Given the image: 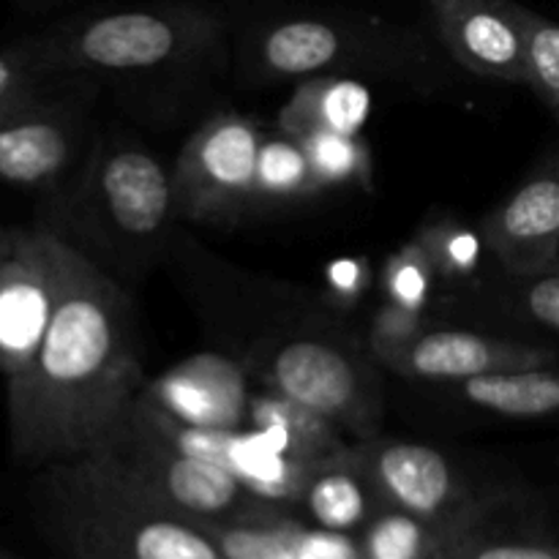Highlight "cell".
Wrapping results in <instances>:
<instances>
[{"label":"cell","instance_id":"7c38bea8","mask_svg":"<svg viewBox=\"0 0 559 559\" xmlns=\"http://www.w3.org/2000/svg\"><path fill=\"white\" fill-rule=\"evenodd\" d=\"M480 235L513 278L559 265V151L549 153L484 218Z\"/></svg>","mask_w":559,"mask_h":559},{"label":"cell","instance_id":"7a4b0ae2","mask_svg":"<svg viewBox=\"0 0 559 559\" xmlns=\"http://www.w3.org/2000/svg\"><path fill=\"white\" fill-rule=\"evenodd\" d=\"M49 207L52 233L63 240L80 235L85 249L76 251L87 260L109 257L126 273L156 257L178 222L173 169L140 142L118 136L93 142L74 186Z\"/></svg>","mask_w":559,"mask_h":559},{"label":"cell","instance_id":"d6a6232c","mask_svg":"<svg viewBox=\"0 0 559 559\" xmlns=\"http://www.w3.org/2000/svg\"><path fill=\"white\" fill-rule=\"evenodd\" d=\"M20 3L25 5V9H38V5L49 3V0H20Z\"/></svg>","mask_w":559,"mask_h":559},{"label":"cell","instance_id":"4316f807","mask_svg":"<svg viewBox=\"0 0 559 559\" xmlns=\"http://www.w3.org/2000/svg\"><path fill=\"white\" fill-rule=\"evenodd\" d=\"M47 82L49 76H44L33 66L31 55L22 47V41L0 49V120L22 109L25 104L36 102L38 96H44Z\"/></svg>","mask_w":559,"mask_h":559},{"label":"cell","instance_id":"83f0119b","mask_svg":"<svg viewBox=\"0 0 559 559\" xmlns=\"http://www.w3.org/2000/svg\"><path fill=\"white\" fill-rule=\"evenodd\" d=\"M429 328V320H426L424 311L404 309V306L396 304H382L377 309L374 320H371L369 328V353L377 364H385L391 355L402 353L407 344H413L420 333Z\"/></svg>","mask_w":559,"mask_h":559},{"label":"cell","instance_id":"e575fe53","mask_svg":"<svg viewBox=\"0 0 559 559\" xmlns=\"http://www.w3.org/2000/svg\"><path fill=\"white\" fill-rule=\"evenodd\" d=\"M557 112H559V109H557Z\"/></svg>","mask_w":559,"mask_h":559},{"label":"cell","instance_id":"cb8c5ba5","mask_svg":"<svg viewBox=\"0 0 559 559\" xmlns=\"http://www.w3.org/2000/svg\"><path fill=\"white\" fill-rule=\"evenodd\" d=\"M418 240L429 251L431 262H435L437 278L442 284H469L480 273L484 265L486 240L480 229L467 227L456 218H437L429 222L418 233Z\"/></svg>","mask_w":559,"mask_h":559},{"label":"cell","instance_id":"484cf974","mask_svg":"<svg viewBox=\"0 0 559 559\" xmlns=\"http://www.w3.org/2000/svg\"><path fill=\"white\" fill-rule=\"evenodd\" d=\"M524 25V85L533 87L544 104L559 109V22L522 5Z\"/></svg>","mask_w":559,"mask_h":559},{"label":"cell","instance_id":"7402d4cb","mask_svg":"<svg viewBox=\"0 0 559 559\" xmlns=\"http://www.w3.org/2000/svg\"><path fill=\"white\" fill-rule=\"evenodd\" d=\"M453 535L385 506L358 535L364 559H445Z\"/></svg>","mask_w":559,"mask_h":559},{"label":"cell","instance_id":"8fae6325","mask_svg":"<svg viewBox=\"0 0 559 559\" xmlns=\"http://www.w3.org/2000/svg\"><path fill=\"white\" fill-rule=\"evenodd\" d=\"M87 153L76 102L38 96L0 120V183L44 194L49 205L74 186Z\"/></svg>","mask_w":559,"mask_h":559},{"label":"cell","instance_id":"2e32d148","mask_svg":"<svg viewBox=\"0 0 559 559\" xmlns=\"http://www.w3.org/2000/svg\"><path fill=\"white\" fill-rule=\"evenodd\" d=\"M227 559H364L355 535L328 533L289 511L207 524Z\"/></svg>","mask_w":559,"mask_h":559},{"label":"cell","instance_id":"5bb4252c","mask_svg":"<svg viewBox=\"0 0 559 559\" xmlns=\"http://www.w3.org/2000/svg\"><path fill=\"white\" fill-rule=\"evenodd\" d=\"M448 55L469 74L524 85V25L516 0H426Z\"/></svg>","mask_w":559,"mask_h":559},{"label":"cell","instance_id":"ffe728a7","mask_svg":"<svg viewBox=\"0 0 559 559\" xmlns=\"http://www.w3.org/2000/svg\"><path fill=\"white\" fill-rule=\"evenodd\" d=\"M448 388H453V393L469 407L480 409V413L500 415V418L535 420L559 415L557 364L473 377V380L456 382V385Z\"/></svg>","mask_w":559,"mask_h":559},{"label":"cell","instance_id":"30bf717a","mask_svg":"<svg viewBox=\"0 0 559 559\" xmlns=\"http://www.w3.org/2000/svg\"><path fill=\"white\" fill-rule=\"evenodd\" d=\"M355 456L385 506L413 513L453 538L478 530L484 506L456 464L437 448L377 435L355 442Z\"/></svg>","mask_w":559,"mask_h":559},{"label":"cell","instance_id":"9a60e30c","mask_svg":"<svg viewBox=\"0 0 559 559\" xmlns=\"http://www.w3.org/2000/svg\"><path fill=\"white\" fill-rule=\"evenodd\" d=\"M557 364V349L544 344L519 342V338L486 336L473 331H437L426 328L413 344L385 360V369L393 374L420 382H456L473 380L500 371L538 369Z\"/></svg>","mask_w":559,"mask_h":559},{"label":"cell","instance_id":"5b68a950","mask_svg":"<svg viewBox=\"0 0 559 559\" xmlns=\"http://www.w3.org/2000/svg\"><path fill=\"white\" fill-rule=\"evenodd\" d=\"M82 462L126 495L202 527L282 511L251 495L227 469L167 445L129 418L107 445Z\"/></svg>","mask_w":559,"mask_h":559},{"label":"cell","instance_id":"836d02e7","mask_svg":"<svg viewBox=\"0 0 559 559\" xmlns=\"http://www.w3.org/2000/svg\"><path fill=\"white\" fill-rule=\"evenodd\" d=\"M0 559H9V557H3V555H0Z\"/></svg>","mask_w":559,"mask_h":559},{"label":"cell","instance_id":"8992f818","mask_svg":"<svg viewBox=\"0 0 559 559\" xmlns=\"http://www.w3.org/2000/svg\"><path fill=\"white\" fill-rule=\"evenodd\" d=\"M413 38L393 25L353 16H278L249 36L243 74L260 82H298L317 74L402 71L415 60Z\"/></svg>","mask_w":559,"mask_h":559},{"label":"cell","instance_id":"1f68e13d","mask_svg":"<svg viewBox=\"0 0 559 559\" xmlns=\"http://www.w3.org/2000/svg\"><path fill=\"white\" fill-rule=\"evenodd\" d=\"M11 233H14V229H0V254H3V249L9 246Z\"/></svg>","mask_w":559,"mask_h":559},{"label":"cell","instance_id":"4dcf8cb0","mask_svg":"<svg viewBox=\"0 0 559 559\" xmlns=\"http://www.w3.org/2000/svg\"><path fill=\"white\" fill-rule=\"evenodd\" d=\"M371 287L366 257H338L325 267V298L342 309H355Z\"/></svg>","mask_w":559,"mask_h":559},{"label":"cell","instance_id":"603a6c76","mask_svg":"<svg viewBox=\"0 0 559 559\" xmlns=\"http://www.w3.org/2000/svg\"><path fill=\"white\" fill-rule=\"evenodd\" d=\"M311 173L320 191L328 189H371L374 180V158L369 142L360 134H336V131H317L300 136Z\"/></svg>","mask_w":559,"mask_h":559},{"label":"cell","instance_id":"d4e9b609","mask_svg":"<svg viewBox=\"0 0 559 559\" xmlns=\"http://www.w3.org/2000/svg\"><path fill=\"white\" fill-rule=\"evenodd\" d=\"M380 278L388 304L424 311V314L426 306L435 298L437 284H440L435 262H431L429 251L420 243L418 235H413L407 243H402L393 254H388Z\"/></svg>","mask_w":559,"mask_h":559},{"label":"cell","instance_id":"6da1fadb","mask_svg":"<svg viewBox=\"0 0 559 559\" xmlns=\"http://www.w3.org/2000/svg\"><path fill=\"white\" fill-rule=\"evenodd\" d=\"M145 382L129 295L71 246L47 336L31 366L5 382L11 453L41 469L93 456L118 435Z\"/></svg>","mask_w":559,"mask_h":559},{"label":"cell","instance_id":"ac0fdd59","mask_svg":"<svg viewBox=\"0 0 559 559\" xmlns=\"http://www.w3.org/2000/svg\"><path fill=\"white\" fill-rule=\"evenodd\" d=\"M249 429L260 431L284 456L304 464L331 462L355 445L353 437L331 418L262 385L251 391Z\"/></svg>","mask_w":559,"mask_h":559},{"label":"cell","instance_id":"4fadbf2b","mask_svg":"<svg viewBox=\"0 0 559 559\" xmlns=\"http://www.w3.org/2000/svg\"><path fill=\"white\" fill-rule=\"evenodd\" d=\"M251 374L218 353H200L145 382L142 396L169 418L202 429H249Z\"/></svg>","mask_w":559,"mask_h":559},{"label":"cell","instance_id":"52a82bcc","mask_svg":"<svg viewBox=\"0 0 559 559\" xmlns=\"http://www.w3.org/2000/svg\"><path fill=\"white\" fill-rule=\"evenodd\" d=\"M243 366L262 388L317 409L355 442L371 440L380 431V377L344 338L331 333L265 338Z\"/></svg>","mask_w":559,"mask_h":559},{"label":"cell","instance_id":"44dd1931","mask_svg":"<svg viewBox=\"0 0 559 559\" xmlns=\"http://www.w3.org/2000/svg\"><path fill=\"white\" fill-rule=\"evenodd\" d=\"M320 194L309 156L295 136L265 134L257 156L254 207H284Z\"/></svg>","mask_w":559,"mask_h":559},{"label":"cell","instance_id":"277c9868","mask_svg":"<svg viewBox=\"0 0 559 559\" xmlns=\"http://www.w3.org/2000/svg\"><path fill=\"white\" fill-rule=\"evenodd\" d=\"M222 33L216 11L173 3L76 16L22 38V47L49 80L74 74L131 76L213 52L222 44Z\"/></svg>","mask_w":559,"mask_h":559},{"label":"cell","instance_id":"f546056e","mask_svg":"<svg viewBox=\"0 0 559 559\" xmlns=\"http://www.w3.org/2000/svg\"><path fill=\"white\" fill-rule=\"evenodd\" d=\"M516 282V306L522 314L559 338V265Z\"/></svg>","mask_w":559,"mask_h":559},{"label":"cell","instance_id":"9c48e42d","mask_svg":"<svg viewBox=\"0 0 559 559\" xmlns=\"http://www.w3.org/2000/svg\"><path fill=\"white\" fill-rule=\"evenodd\" d=\"M71 246L41 229H14L0 254V374L16 380L41 347L58 309Z\"/></svg>","mask_w":559,"mask_h":559},{"label":"cell","instance_id":"3957f363","mask_svg":"<svg viewBox=\"0 0 559 559\" xmlns=\"http://www.w3.org/2000/svg\"><path fill=\"white\" fill-rule=\"evenodd\" d=\"M47 533L74 559H227L202 524L126 495L82 459L38 478Z\"/></svg>","mask_w":559,"mask_h":559},{"label":"cell","instance_id":"f1b7e54d","mask_svg":"<svg viewBox=\"0 0 559 559\" xmlns=\"http://www.w3.org/2000/svg\"><path fill=\"white\" fill-rule=\"evenodd\" d=\"M445 559H559V544L549 540L486 538L478 530L448 546Z\"/></svg>","mask_w":559,"mask_h":559},{"label":"cell","instance_id":"d6986e66","mask_svg":"<svg viewBox=\"0 0 559 559\" xmlns=\"http://www.w3.org/2000/svg\"><path fill=\"white\" fill-rule=\"evenodd\" d=\"M371 112L374 96L364 80L349 74H317L295 82L276 126L295 140L317 131L360 134Z\"/></svg>","mask_w":559,"mask_h":559},{"label":"cell","instance_id":"ba28073f","mask_svg":"<svg viewBox=\"0 0 559 559\" xmlns=\"http://www.w3.org/2000/svg\"><path fill=\"white\" fill-rule=\"evenodd\" d=\"M260 123L240 112H216L186 140L173 164L178 218L229 222L254 211Z\"/></svg>","mask_w":559,"mask_h":559},{"label":"cell","instance_id":"e0dca14e","mask_svg":"<svg viewBox=\"0 0 559 559\" xmlns=\"http://www.w3.org/2000/svg\"><path fill=\"white\" fill-rule=\"evenodd\" d=\"M385 508L380 491L353 451L317 464L306 478L293 513L314 527L338 535L364 533L366 524Z\"/></svg>","mask_w":559,"mask_h":559}]
</instances>
